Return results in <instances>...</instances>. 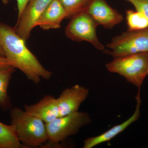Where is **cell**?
Masks as SVG:
<instances>
[{"label":"cell","mask_w":148,"mask_h":148,"mask_svg":"<svg viewBox=\"0 0 148 148\" xmlns=\"http://www.w3.org/2000/svg\"><path fill=\"white\" fill-rule=\"evenodd\" d=\"M106 67L109 72L119 74L140 89L148 75V52L114 58Z\"/></svg>","instance_id":"cell-3"},{"label":"cell","mask_w":148,"mask_h":148,"mask_svg":"<svg viewBox=\"0 0 148 148\" xmlns=\"http://www.w3.org/2000/svg\"><path fill=\"white\" fill-rule=\"evenodd\" d=\"M0 148H26L20 142L12 125L0 121Z\"/></svg>","instance_id":"cell-14"},{"label":"cell","mask_w":148,"mask_h":148,"mask_svg":"<svg viewBox=\"0 0 148 148\" xmlns=\"http://www.w3.org/2000/svg\"><path fill=\"white\" fill-rule=\"evenodd\" d=\"M0 56L5 57L4 52L2 48L1 47V45H0Z\"/></svg>","instance_id":"cell-20"},{"label":"cell","mask_w":148,"mask_h":148,"mask_svg":"<svg viewBox=\"0 0 148 148\" xmlns=\"http://www.w3.org/2000/svg\"><path fill=\"white\" fill-rule=\"evenodd\" d=\"M11 66H12L11 63L5 57L0 56V69L8 68Z\"/></svg>","instance_id":"cell-19"},{"label":"cell","mask_w":148,"mask_h":148,"mask_svg":"<svg viewBox=\"0 0 148 148\" xmlns=\"http://www.w3.org/2000/svg\"><path fill=\"white\" fill-rule=\"evenodd\" d=\"M11 124L26 148L42 147L48 140L46 125L41 120L15 107L10 111Z\"/></svg>","instance_id":"cell-2"},{"label":"cell","mask_w":148,"mask_h":148,"mask_svg":"<svg viewBox=\"0 0 148 148\" xmlns=\"http://www.w3.org/2000/svg\"><path fill=\"white\" fill-rule=\"evenodd\" d=\"M147 74H148V71Z\"/></svg>","instance_id":"cell-21"},{"label":"cell","mask_w":148,"mask_h":148,"mask_svg":"<svg viewBox=\"0 0 148 148\" xmlns=\"http://www.w3.org/2000/svg\"><path fill=\"white\" fill-rule=\"evenodd\" d=\"M53 0H30L14 26L15 31L25 42L42 14Z\"/></svg>","instance_id":"cell-7"},{"label":"cell","mask_w":148,"mask_h":148,"mask_svg":"<svg viewBox=\"0 0 148 148\" xmlns=\"http://www.w3.org/2000/svg\"><path fill=\"white\" fill-rule=\"evenodd\" d=\"M132 4L135 9L144 14L148 19V0H126Z\"/></svg>","instance_id":"cell-17"},{"label":"cell","mask_w":148,"mask_h":148,"mask_svg":"<svg viewBox=\"0 0 148 148\" xmlns=\"http://www.w3.org/2000/svg\"><path fill=\"white\" fill-rule=\"evenodd\" d=\"M66 13V18H71L86 12L92 0H59Z\"/></svg>","instance_id":"cell-15"},{"label":"cell","mask_w":148,"mask_h":148,"mask_svg":"<svg viewBox=\"0 0 148 148\" xmlns=\"http://www.w3.org/2000/svg\"><path fill=\"white\" fill-rule=\"evenodd\" d=\"M24 110L46 123L59 116L57 98L50 95H45L37 103L25 105Z\"/></svg>","instance_id":"cell-10"},{"label":"cell","mask_w":148,"mask_h":148,"mask_svg":"<svg viewBox=\"0 0 148 148\" xmlns=\"http://www.w3.org/2000/svg\"><path fill=\"white\" fill-rule=\"evenodd\" d=\"M140 90L139 89L136 96L137 106L134 114L127 120L122 123L112 127L108 131L96 137L88 138L84 141V148H92L100 144L108 142L123 132L128 126L136 121L140 116V107L141 105Z\"/></svg>","instance_id":"cell-11"},{"label":"cell","mask_w":148,"mask_h":148,"mask_svg":"<svg viewBox=\"0 0 148 148\" xmlns=\"http://www.w3.org/2000/svg\"><path fill=\"white\" fill-rule=\"evenodd\" d=\"M127 31H140L148 28V19L138 11L128 10L126 11Z\"/></svg>","instance_id":"cell-16"},{"label":"cell","mask_w":148,"mask_h":148,"mask_svg":"<svg viewBox=\"0 0 148 148\" xmlns=\"http://www.w3.org/2000/svg\"><path fill=\"white\" fill-rule=\"evenodd\" d=\"M17 2V9H18V17L17 20H19L23 12L27 6L30 0H16Z\"/></svg>","instance_id":"cell-18"},{"label":"cell","mask_w":148,"mask_h":148,"mask_svg":"<svg viewBox=\"0 0 148 148\" xmlns=\"http://www.w3.org/2000/svg\"><path fill=\"white\" fill-rule=\"evenodd\" d=\"M89 90L76 84L63 90L57 98L59 116H65L78 111L80 105L87 98Z\"/></svg>","instance_id":"cell-9"},{"label":"cell","mask_w":148,"mask_h":148,"mask_svg":"<svg viewBox=\"0 0 148 148\" xmlns=\"http://www.w3.org/2000/svg\"><path fill=\"white\" fill-rule=\"evenodd\" d=\"M66 18V13L59 0H53L37 21L36 27L44 30L57 29Z\"/></svg>","instance_id":"cell-12"},{"label":"cell","mask_w":148,"mask_h":148,"mask_svg":"<svg viewBox=\"0 0 148 148\" xmlns=\"http://www.w3.org/2000/svg\"><path fill=\"white\" fill-rule=\"evenodd\" d=\"M106 47L104 53L114 58L148 52V28L123 32L112 38Z\"/></svg>","instance_id":"cell-5"},{"label":"cell","mask_w":148,"mask_h":148,"mask_svg":"<svg viewBox=\"0 0 148 148\" xmlns=\"http://www.w3.org/2000/svg\"><path fill=\"white\" fill-rule=\"evenodd\" d=\"M98 26L91 16L84 12L71 18L65 29V34L72 40L87 42L98 50L104 51L105 47L100 42L96 34Z\"/></svg>","instance_id":"cell-6"},{"label":"cell","mask_w":148,"mask_h":148,"mask_svg":"<svg viewBox=\"0 0 148 148\" xmlns=\"http://www.w3.org/2000/svg\"><path fill=\"white\" fill-rule=\"evenodd\" d=\"M91 121L89 114L79 111L56 118L46 124L48 140L51 145H58L66 138L76 134L81 127Z\"/></svg>","instance_id":"cell-4"},{"label":"cell","mask_w":148,"mask_h":148,"mask_svg":"<svg viewBox=\"0 0 148 148\" xmlns=\"http://www.w3.org/2000/svg\"><path fill=\"white\" fill-rule=\"evenodd\" d=\"M25 42L14 27L0 22V45L12 66L20 70L35 84L39 83L41 79H49L52 73L42 65Z\"/></svg>","instance_id":"cell-1"},{"label":"cell","mask_w":148,"mask_h":148,"mask_svg":"<svg viewBox=\"0 0 148 148\" xmlns=\"http://www.w3.org/2000/svg\"><path fill=\"white\" fill-rule=\"evenodd\" d=\"M15 69L11 66L0 69V107L3 110H9L11 107L8 90L12 75Z\"/></svg>","instance_id":"cell-13"},{"label":"cell","mask_w":148,"mask_h":148,"mask_svg":"<svg viewBox=\"0 0 148 148\" xmlns=\"http://www.w3.org/2000/svg\"><path fill=\"white\" fill-rule=\"evenodd\" d=\"M86 13L98 26L101 25L106 29H112L123 20L122 14L111 7L106 0H92Z\"/></svg>","instance_id":"cell-8"}]
</instances>
